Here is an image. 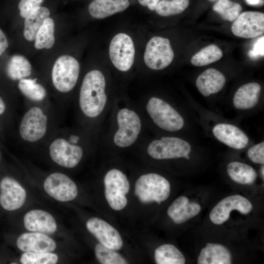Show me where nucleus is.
Returning a JSON list of instances; mask_svg holds the SVG:
<instances>
[{
	"label": "nucleus",
	"mask_w": 264,
	"mask_h": 264,
	"mask_svg": "<svg viewBox=\"0 0 264 264\" xmlns=\"http://www.w3.org/2000/svg\"><path fill=\"white\" fill-rule=\"evenodd\" d=\"M106 81L101 71H88L84 76L80 89L79 105L83 113L89 118L99 116L107 101Z\"/></svg>",
	"instance_id": "nucleus-1"
},
{
	"label": "nucleus",
	"mask_w": 264,
	"mask_h": 264,
	"mask_svg": "<svg viewBox=\"0 0 264 264\" xmlns=\"http://www.w3.org/2000/svg\"><path fill=\"white\" fill-rule=\"evenodd\" d=\"M80 71L78 61L67 54L59 55L54 62L50 72L53 88L60 94L70 92L78 81Z\"/></svg>",
	"instance_id": "nucleus-2"
},
{
	"label": "nucleus",
	"mask_w": 264,
	"mask_h": 264,
	"mask_svg": "<svg viewBox=\"0 0 264 264\" xmlns=\"http://www.w3.org/2000/svg\"><path fill=\"white\" fill-rule=\"evenodd\" d=\"M49 124V117L41 105L30 107L22 115L19 127L21 138L28 143H36L46 136Z\"/></svg>",
	"instance_id": "nucleus-3"
},
{
	"label": "nucleus",
	"mask_w": 264,
	"mask_h": 264,
	"mask_svg": "<svg viewBox=\"0 0 264 264\" xmlns=\"http://www.w3.org/2000/svg\"><path fill=\"white\" fill-rule=\"evenodd\" d=\"M170 191L168 180L155 173H149L140 176L134 188L135 195L143 203L156 202L160 204L169 198Z\"/></svg>",
	"instance_id": "nucleus-4"
},
{
	"label": "nucleus",
	"mask_w": 264,
	"mask_h": 264,
	"mask_svg": "<svg viewBox=\"0 0 264 264\" xmlns=\"http://www.w3.org/2000/svg\"><path fill=\"white\" fill-rule=\"evenodd\" d=\"M146 110L155 125L164 130L176 132L184 126V121L182 116L161 98H151L147 104Z\"/></svg>",
	"instance_id": "nucleus-5"
},
{
	"label": "nucleus",
	"mask_w": 264,
	"mask_h": 264,
	"mask_svg": "<svg viewBox=\"0 0 264 264\" xmlns=\"http://www.w3.org/2000/svg\"><path fill=\"white\" fill-rule=\"evenodd\" d=\"M105 195L110 206L113 210L123 209L128 203L126 195L129 193L130 184L125 174L112 169L104 177Z\"/></svg>",
	"instance_id": "nucleus-6"
},
{
	"label": "nucleus",
	"mask_w": 264,
	"mask_h": 264,
	"mask_svg": "<svg viewBox=\"0 0 264 264\" xmlns=\"http://www.w3.org/2000/svg\"><path fill=\"white\" fill-rule=\"evenodd\" d=\"M62 135L53 137L50 141L48 151L49 155L55 163L67 168H74L81 161L83 155L82 148Z\"/></svg>",
	"instance_id": "nucleus-7"
},
{
	"label": "nucleus",
	"mask_w": 264,
	"mask_h": 264,
	"mask_svg": "<svg viewBox=\"0 0 264 264\" xmlns=\"http://www.w3.org/2000/svg\"><path fill=\"white\" fill-rule=\"evenodd\" d=\"M191 146L185 140L176 137H163L153 140L148 146L149 155L155 159L185 158L189 159Z\"/></svg>",
	"instance_id": "nucleus-8"
},
{
	"label": "nucleus",
	"mask_w": 264,
	"mask_h": 264,
	"mask_svg": "<svg viewBox=\"0 0 264 264\" xmlns=\"http://www.w3.org/2000/svg\"><path fill=\"white\" fill-rule=\"evenodd\" d=\"M118 129L113 141L118 147L132 145L137 139L141 128V120L136 112L126 108L119 110L117 114Z\"/></svg>",
	"instance_id": "nucleus-9"
},
{
	"label": "nucleus",
	"mask_w": 264,
	"mask_h": 264,
	"mask_svg": "<svg viewBox=\"0 0 264 264\" xmlns=\"http://www.w3.org/2000/svg\"><path fill=\"white\" fill-rule=\"evenodd\" d=\"M174 57V53L169 40L155 36L147 43L143 59L149 68L160 70L167 67L172 63Z\"/></svg>",
	"instance_id": "nucleus-10"
},
{
	"label": "nucleus",
	"mask_w": 264,
	"mask_h": 264,
	"mask_svg": "<svg viewBox=\"0 0 264 264\" xmlns=\"http://www.w3.org/2000/svg\"><path fill=\"white\" fill-rule=\"evenodd\" d=\"M110 57L114 66L121 71H127L134 60L135 48L132 38L124 33L115 35L109 47Z\"/></svg>",
	"instance_id": "nucleus-11"
},
{
	"label": "nucleus",
	"mask_w": 264,
	"mask_h": 264,
	"mask_svg": "<svg viewBox=\"0 0 264 264\" xmlns=\"http://www.w3.org/2000/svg\"><path fill=\"white\" fill-rule=\"evenodd\" d=\"M252 208L251 203L245 197L240 195H232L216 204L210 212L209 218L213 223L220 225L229 219L232 211L237 210L246 215L251 211Z\"/></svg>",
	"instance_id": "nucleus-12"
},
{
	"label": "nucleus",
	"mask_w": 264,
	"mask_h": 264,
	"mask_svg": "<svg viewBox=\"0 0 264 264\" xmlns=\"http://www.w3.org/2000/svg\"><path fill=\"white\" fill-rule=\"evenodd\" d=\"M44 187L50 197L60 201L72 200L78 194L77 187L74 182L61 173L50 174L45 179Z\"/></svg>",
	"instance_id": "nucleus-13"
},
{
	"label": "nucleus",
	"mask_w": 264,
	"mask_h": 264,
	"mask_svg": "<svg viewBox=\"0 0 264 264\" xmlns=\"http://www.w3.org/2000/svg\"><path fill=\"white\" fill-rule=\"evenodd\" d=\"M231 31L235 36L243 38L260 36L264 32V14L257 11H245L234 21Z\"/></svg>",
	"instance_id": "nucleus-14"
},
{
	"label": "nucleus",
	"mask_w": 264,
	"mask_h": 264,
	"mask_svg": "<svg viewBox=\"0 0 264 264\" xmlns=\"http://www.w3.org/2000/svg\"><path fill=\"white\" fill-rule=\"evenodd\" d=\"M86 226L88 231L104 246L115 250L122 247L123 241L120 234L105 220L92 218L87 221Z\"/></svg>",
	"instance_id": "nucleus-15"
},
{
	"label": "nucleus",
	"mask_w": 264,
	"mask_h": 264,
	"mask_svg": "<svg viewBox=\"0 0 264 264\" xmlns=\"http://www.w3.org/2000/svg\"><path fill=\"white\" fill-rule=\"evenodd\" d=\"M26 197L25 190L14 179L3 178L0 182V204L7 211L20 208L24 203Z\"/></svg>",
	"instance_id": "nucleus-16"
},
{
	"label": "nucleus",
	"mask_w": 264,
	"mask_h": 264,
	"mask_svg": "<svg viewBox=\"0 0 264 264\" xmlns=\"http://www.w3.org/2000/svg\"><path fill=\"white\" fill-rule=\"evenodd\" d=\"M58 0H47L23 19V36L25 40L34 42L36 35L44 20L51 16Z\"/></svg>",
	"instance_id": "nucleus-17"
},
{
	"label": "nucleus",
	"mask_w": 264,
	"mask_h": 264,
	"mask_svg": "<svg viewBox=\"0 0 264 264\" xmlns=\"http://www.w3.org/2000/svg\"><path fill=\"white\" fill-rule=\"evenodd\" d=\"M17 245L25 252H51L56 247L55 242L48 236L38 232L25 233L17 240Z\"/></svg>",
	"instance_id": "nucleus-18"
},
{
	"label": "nucleus",
	"mask_w": 264,
	"mask_h": 264,
	"mask_svg": "<svg viewBox=\"0 0 264 264\" xmlns=\"http://www.w3.org/2000/svg\"><path fill=\"white\" fill-rule=\"evenodd\" d=\"M212 132L218 140L233 149H243L249 142L247 135L238 127L232 124H218L213 127Z\"/></svg>",
	"instance_id": "nucleus-19"
},
{
	"label": "nucleus",
	"mask_w": 264,
	"mask_h": 264,
	"mask_svg": "<svg viewBox=\"0 0 264 264\" xmlns=\"http://www.w3.org/2000/svg\"><path fill=\"white\" fill-rule=\"evenodd\" d=\"M23 222L28 231L45 234H52L57 229L54 218L49 213L42 210H33L24 216Z\"/></svg>",
	"instance_id": "nucleus-20"
},
{
	"label": "nucleus",
	"mask_w": 264,
	"mask_h": 264,
	"mask_svg": "<svg viewBox=\"0 0 264 264\" xmlns=\"http://www.w3.org/2000/svg\"><path fill=\"white\" fill-rule=\"evenodd\" d=\"M201 210L199 204L189 202L185 196H180L175 199L169 207L167 214L176 224H181L196 216Z\"/></svg>",
	"instance_id": "nucleus-21"
},
{
	"label": "nucleus",
	"mask_w": 264,
	"mask_h": 264,
	"mask_svg": "<svg viewBox=\"0 0 264 264\" xmlns=\"http://www.w3.org/2000/svg\"><path fill=\"white\" fill-rule=\"evenodd\" d=\"M226 82L224 75L219 70L209 68L197 78L196 85L199 92L207 97L220 91Z\"/></svg>",
	"instance_id": "nucleus-22"
},
{
	"label": "nucleus",
	"mask_w": 264,
	"mask_h": 264,
	"mask_svg": "<svg viewBox=\"0 0 264 264\" xmlns=\"http://www.w3.org/2000/svg\"><path fill=\"white\" fill-rule=\"evenodd\" d=\"M261 89V85L255 82L241 86L234 94L233 99L234 106L240 110L254 108L258 103Z\"/></svg>",
	"instance_id": "nucleus-23"
},
{
	"label": "nucleus",
	"mask_w": 264,
	"mask_h": 264,
	"mask_svg": "<svg viewBox=\"0 0 264 264\" xmlns=\"http://www.w3.org/2000/svg\"><path fill=\"white\" fill-rule=\"evenodd\" d=\"M130 5L129 0H93L88 6L89 14L97 19L123 12Z\"/></svg>",
	"instance_id": "nucleus-24"
},
{
	"label": "nucleus",
	"mask_w": 264,
	"mask_h": 264,
	"mask_svg": "<svg viewBox=\"0 0 264 264\" xmlns=\"http://www.w3.org/2000/svg\"><path fill=\"white\" fill-rule=\"evenodd\" d=\"M232 257L225 246L214 243H207L202 248L198 259V264H230Z\"/></svg>",
	"instance_id": "nucleus-25"
},
{
	"label": "nucleus",
	"mask_w": 264,
	"mask_h": 264,
	"mask_svg": "<svg viewBox=\"0 0 264 264\" xmlns=\"http://www.w3.org/2000/svg\"><path fill=\"white\" fill-rule=\"evenodd\" d=\"M32 66L26 57L22 54L11 56L7 62L5 72L11 80L17 82L24 78L31 77Z\"/></svg>",
	"instance_id": "nucleus-26"
},
{
	"label": "nucleus",
	"mask_w": 264,
	"mask_h": 264,
	"mask_svg": "<svg viewBox=\"0 0 264 264\" xmlns=\"http://www.w3.org/2000/svg\"><path fill=\"white\" fill-rule=\"evenodd\" d=\"M17 87L22 95L36 104L43 102L47 97L45 88L36 78L30 77L22 79L17 82Z\"/></svg>",
	"instance_id": "nucleus-27"
},
{
	"label": "nucleus",
	"mask_w": 264,
	"mask_h": 264,
	"mask_svg": "<svg viewBox=\"0 0 264 264\" xmlns=\"http://www.w3.org/2000/svg\"><path fill=\"white\" fill-rule=\"evenodd\" d=\"M227 172L232 180L241 184H252L257 177V174L252 167L238 161L230 162L227 166Z\"/></svg>",
	"instance_id": "nucleus-28"
},
{
	"label": "nucleus",
	"mask_w": 264,
	"mask_h": 264,
	"mask_svg": "<svg viewBox=\"0 0 264 264\" xmlns=\"http://www.w3.org/2000/svg\"><path fill=\"white\" fill-rule=\"evenodd\" d=\"M55 24L53 18H47L38 30L34 41V46L37 50L51 48L55 43Z\"/></svg>",
	"instance_id": "nucleus-29"
},
{
	"label": "nucleus",
	"mask_w": 264,
	"mask_h": 264,
	"mask_svg": "<svg viewBox=\"0 0 264 264\" xmlns=\"http://www.w3.org/2000/svg\"><path fill=\"white\" fill-rule=\"evenodd\" d=\"M154 259L157 264H184L186 261L180 250L170 244L157 247L154 252Z\"/></svg>",
	"instance_id": "nucleus-30"
},
{
	"label": "nucleus",
	"mask_w": 264,
	"mask_h": 264,
	"mask_svg": "<svg viewBox=\"0 0 264 264\" xmlns=\"http://www.w3.org/2000/svg\"><path fill=\"white\" fill-rule=\"evenodd\" d=\"M223 56L220 49L216 44H212L202 48L191 58L193 66H202L220 60Z\"/></svg>",
	"instance_id": "nucleus-31"
},
{
	"label": "nucleus",
	"mask_w": 264,
	"mask_h": 264,
	"mask_svg": "<svg viewBox=\"0 0 264 264\" xmlns=\"http://www.w3.org/2000/svg\"><path fill=\"white\" fill-rule=\"evenodd\" d=\"M189 0H160L154 10L161 16H170L183 12L188 6Z\"/></svg>",
	"instance_id": "nucleus-32"
},
{
	"label": "nucleus",
	"mask_w": 264,
	"mask_h": 264,
	"mask_svg": "<svg viewBox=\"0 0 264 264\" xmlns=\"http://www.w3.org/2000/svg\"><path fill=\"white\" fill-rule=\"evenodd\" d=\"M213 9L224 20L232 22L240 15L242 7L240 4L231 0H218Z\"/></svg>",
	"instance_id": "nucleus-33"
},
{
	"label": "nucleus",
	"mask_w": 264,
	"mask_h": 264,
	"mask_svg": "<svg viewBox=\"0 0 264 264\" xmlns=\"http://www.w3.org/2000/svg\"><path fill=\"white\" fill-rule=\"evenodd\" d=\"M95 256L103 264H126L127 261L115 250L109 248L100 243L95 247Z\"/></svg>",
	"instance_id": "nucleus-34"
},
{
	"label": "nucleus",
	"mask_w": 264,
	"mask_h": 264,
	"mask_svg": "<svg viewBox=\"0 0 264 264\" xmlns=\"http://www.w3.org/2000/svg\"><path fill=\"white\" fill-rule=\"evenodd\" d=\"M47 0H11V10L23 20L35 9L43 4Z\"/></svg>",
	"instance_id": "nucleus-35"
},
{
	"label": "nucleus",
	"mask_w": 264,
	"mask_h": 264,
	"mask_svg": "<svg viewBox=\"0 0 264 264\" xmlns=\"http://www.w3.org/2000/svg\"><path fill=\"white\" fill-rule=\"evenodd\" d=\"M58 256L51 252H25L21 257L22 264H55L58 262Z\"/></svg>",
	"instance_id": "nucleus-36"
},
{
	"label": "nucleus",
	"mask_w": 264,
	"mask_h": 264,
	"mask_svg": "<svg viewBox=\"0 0 264 264\" xmlns=\"http://www.w3.org/2000/svg\"><path fill=\"white\" fill-rule=\"evenodd\" d=\"M249 158L254 163H264V142L262 141L250 148L247 151Z\"/></svg>",
	"instance_id": "nucleus-37"
},
{
	"label": "nucleus",
	"mask_w": 264,
	"mask_h": 264,
	"mask_svg": "<svg viewBox=\"0 0 264 264\" xmlns=\"http://www.w3.org/2000/svg\"><path fill=\"white\" fill-rule=\"evenodd\" d=\"M264 36L259 38L254 44L252 50L249 51V57L253 59H257L259 56H264Z\"/></svg>",
	"instance_id": "nucleus-38"
},
{
	"label": "nucleus",
	"mask_w": 264,
	"mask_h": 264,
	"mask_svg": "<svg viewBox=\"0 0 264 264\" xmlns=\"http://www.w3.org/2000/svg\"><path fill=\"white\" fill-rule=\"evenodd\" d=\"M9 46V43L5 33L0 28V57L5 52Z\"/></svg>",
	"instance_id": "nucleus-39"
},
{
	"label": "nucleus",
	"mask_w": 264,
	"mask_h": 264,
	"mask_svg": "<svg viewBox=\"0 0 264 264\" xmlns=\"http://www.w3.org/2000/svg\"><path fill=\"white\" fill-rule=\"evenodd\" d=\"M160 0H137L139 3L143 6H147L152 11L154 10L155 7Z\"/></svg>",
	"instance_id": "nucleus-40"
},
{
	"label": "nucleus",
	"mask_w": 264,
	"mask_h": 264,
	"mask_svg": "<svg viewBox=\"0 0 264 264\" xmlns=\"http://www.w3.org/2000/svg\"><path fill=\"white\" fill-rule=\"evenodd\" d=\"M6 110V105L0 96V115L3 114Z\"/></svg>",
	"instance_id": "nucleus-41"
},
{
	"label": "nucleus",
	"mask_w": 264,
	"mask_h": 264,
	"mask_svg": "<svg viewBox=\"0 0 264 264\" xmlns=\"http://www.w3.org/2000/svg\"><path fill=\"white\" fill-rule=\"evenodd\" d=\"M246 2L249 5H255L260 3V0H245Z\"/></svg>",
	"instance_id": "nucleus-42"
},
{
	"label": "nucleus",
	"mask_w": 264,
	"mask_h": 264,
	"mask_svg": "<svg viewBox=\"0 0 264 264\" xmlns=\"http://www.w3.org/2000/svg\"><path fill=\"white\" fill-rule=\"evenodd\" d=\"M264 165H263V166H262L261 168V170H260V173H261V175L263 178V179L264 180Z\"/></svg>",
	"instance_id": "nucleus-43"
},
{
	"label": "nucleus",
	"mask_w": 264,
	"mask_h": 264,
	"mask_svg": "<svg viewBox=\"0 0 264 264\" xmlns=\"http://www.w3.org/2000/svg\"><path fill=\"white\" fill-rule=\"evenodd\" d=\"M209 0V1H215V0Z\"/></svg>",
	"instance_id": "nucleus-44"
},
{
	"label": "nucleus",
	"mask_w": 264,
	"mask_h": 264,
	"mask_svg": "<svg viewBox=\"0 0 264 264\" xmlns=\"http://www.w3.org/2000/svg\"></svg>",
	"instance_id": "nucleus-45"
}]
</instances>
